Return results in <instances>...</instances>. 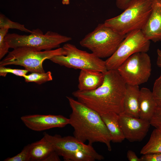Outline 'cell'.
<instances>
[{
	"instance_id": "cell-1",
	"label": "cell",
	"mask_w": 161,
	"mask_h": 161,
	"mask_svg": "<svg viewBox=\"0 0 161 161\" xmlns=\"http://www.w3.org/2000/svg\"><path fill=\"white\" fill-rule=\"evenodd\" d=\"M126 83L117 70L104 73L102 84L91 91L78 89L72 92L77 100L99 113L117 114L124 112V100Z\"/></svg>"
},
{
	"instance_id": "cell-2",
	"label": "cell",
	"mask_w": 161,
	"mask_h": 161,
	"mask_svg": "<svg viewBox=\"0 0 161 161\" xmlns=\"http://www.w3.org/2000/svg\"><path fill=\"white\" fill-rule=\"evenodd\" d=\"M66 98L72 110L69 124L74 129V136L83 143L88 141L91 145L95 142L103 143L111 151L110 135L100 114L78 100Z\"/></svg>"
},
{
	"instance_id": "cell-3",
	"label": "cell",
	"mask_w": 161,
	"mask_h": 161,
	"mask_svg": "<svg viewBox=\"0 0 161 161\" xmlns=\"http://www.w3.org/2000/svg\"><path fill=\"white\" fill-rule=\"evenodd\" d=\"M151 5L152 0H131L121 13L106 20L104 23L123 35L141 30L149 16Z\"/></svg>"
},
{
	"instance_id": "cell-4",
	"label": "cell",
	"mask_w": 161,
	"mask_h": 161,
	"mask_svg": "<svg viewBox=\"0 0 161 161\" xmlns=\"http://www.w3.org/2000/svg\"><path fill=\"white\" fill-rule=\"evenodd\" d=\"M126 35L106 25L99 24L80 41V45L102 58L110 57L116 51Z\"/></svg>"
},
{
	"instance_id": "cell-5",
	"label": "cell",
	"mask_w": 161,
	"mask_h": 161,
	"mask_svg": "<svg viewBox=\"0 0 161 161\" xmlns=\"http://www.w3.org/2000/svg\"><path fill=\"white\" fill-rule=\"evenodd\" d=\"M52 145L55 151L66 161H95L104 160L92 145H86L75 137L52 136L46 133L44 136Z\"/></svg>"
},
{
	"instance_id": "cell-6",
	"label": "cell",
	"mask_w": 161,
	"mask_h": 161,
	"mask_svg": "<svg viewBox=\"0 0 161 161\" xmlns=\"http://www.w3.org/2000/svg\"><path fill=\"white\" fill-rule=\"evenodd\" d=\"M63 47L48 50L39 51L28 47L13 49L0 62V66L9 65L23 66L29 72H43V63L56 56L64 55Z\"/></svg>"
},
{
	"instance_id": "cell-7",
	"label": "cell",
	"mask_w": 161,
	"mask_h": 161,
	"mask_svg": "<svg viewBox=\"0 0 161 161\" xmlns=\"http://www.w3.org/2000/svg\"><path fill=\"white\" fill-rule=\"evenodd\" d=\"M29 35L7 33L5 39L10 48L28 47L39 51L53 49L63 43L71 41V37L48 31L44 34L39 29L33 30Z\"/></svg>"
},
{
	"instance_id": "cell-8",
	"label": "cell",
	"mask_w": 161,
	"mask_h": 161,
	"mask_svg": "<svg viewBox=\"0 0 161 161\" xmlns=\"http://www.w3.org/2000/svg\"><path fill=\"white\" fill-rule=\"evenodd\" d=\"M62 47L65 55L54 57L50 61L68 68L91 70L104 73L107 71L105 61L93 53L80 49L70 43L65 44Z\"/></svg>"
},
{
	"instance_id": "cell-9",
	"label": "cell",
	"mask_w": 161,
	"mask_h": 161,
	"mask_svg": "<svg viewBox=\"0 0 161 161\" xmlns=\"http://www.w3.org/2000/svg\"><path fill=\"white\" fill-rule=\"evenodd\" d=\"M150 41L141 30H136L127 34L114 53L105 61L107 70H117L129 57L138 52H147Z\"/></svg>"
},
{
	"instance_id": "cell-10",
	"label": "cell",
	"mask_w": 161,
	"mask_h": 161,
	"mask_svg": "<svg viewBox=\"0 0 161 161\" xmlns=\"http://www.w3.org/2000/svg\"><path fill=\"white\" fill-rule=\"evenodd\" d=\"M126 84L139 85L147 82L151 75V60L147 52L136 53L117 69Z\"/></svg>"
},
{
	"instance_id": "cell-11",
	"label": "cell",
	"mask_w": 161,
	"mask_h": 161,
	"mask_svg": "<svg viewBox=\"0 0 161 161\" xmlns=\"http://www.w3.org/2000/svg\"><path fill=\"white\" fill-rule=\"evenodd\" d=\"M119 121L125 138L131 142L141 141L146 136L151 125L150 121L127 115L119 114Z\"/></svg>"
},
{
	"instance_id": "cell-12",
	"label": "cell",
	"mask_w": 161,
	"mask_h": 161,
	"mask_svg": "<svg viewBox=\"0 0 161 161\" xmlns=\"http://www.w3.org/2000/svg\"><path fill=\"white\" fill-rule=\"evenodd\" d=\"M21 119L29 129L40 131L55 128H62L69 124V119L61 115L30 114Z\"/></svg>"
},
{
	"instance_id": "cell-13",
	"label": "cell",
	"mask_w": 161,
	"mask_h": 161,
	"mask_svg": "<svg viewBox=\"0 0 161 161\" xmlns=\"http://www.w3.org/2000/svg\"><path fill=\"white\" fill-rule=\"evenodd\" d=\"M141 31L147 39L161 41V0H152L151 13Z\"/></svg>"
},
{
	"instance_id": "cell-14",
	"label": "cell",
	"mask_w": 161,
	"mask_h": 161,
	"mask_svg": "<svg viewBox=\"0 0 161 161\" xmlns=\"http://www.w3.org/2000/svg\"><path fill=\"white\" fill-rule=\"evenodd\" d=\"M104 77V73L91 70H81L78 78V90L89 91L95 89L102 84Z\"/></svg>"
},
{
	"instance_id": "cell-15",
	"label": "cell",
	"mask_w": 161,
	"mask_h": 161,
	"mask_svg": "<svg viewBox=\"0 0 161 161\" xmlns=\"http://www.w3.org/2000/svg\"><path fill=\"white\" fill-rule=\"evenodd\" d=\"M157 107L152 92L146 88H141L139 98V117L150 121Z\"/></svg>"
},
{
	"instance_id": "cell-16",
	"label": "cell",
	"mask_w": 161,
	"mask_h": 161,
	"mask_svg": "<svg viewBox=\"0 0 161 161\" xmlns=\"http://www.w3.org/2000/svg\"><path fill=\"white\" fill-rule=\"evenodd\" d=\"M139 86L126 84L124 100L123 112L130 116L139 117Z\"/></svg>"
},
{
	"instance_id": "cell-17",
	"label": "cell",
	"mask_w": 161,
	"mask_h": 161,
	"mask_svg": "<svg viewBox=\"0 0 161 161\" xmlns=\"http://www.w3.org/2000/svg\"><path fill=\"white\" fill-rule=\"evenodd\" d=\"M100 115L109 131L111 141L122 142L125 138L119 121V114L111 112Z\"/></svg>"
},
{
	"instance_id": "cell-18",
	"label": "cell",
	"mask_w": 161,
	"mask_h": 161,
	"mask_svg": "<svg viewBox=\"0 0 161 161\" xmlns=\"http://www.w3.org/2000/svg\"><path fill=\"white\" fill-rule=\"evenodd\" d=\"M54 150L52 145L44 136L40 140L31 143L30 161H44Z\"/></svg>"
},
{
	"instance_id": "cell-19",
	"label": "cell",
	"mask_w": 161,
	"mask_h": 161,
	"mask_svg": "<svg viewBox=\"0 0 161 161\" xmlns=\"http://www.w3.org/2000/svg\"><path fill=\"white\" fill-rule=\"evenodd\" d=\"M161 152V127L155 128L146 144L141 149L143 155Z\"/></svg>"
},
{
	"instance_id": "cell-20",
	"label": "cell",
	"mask_w": 161,
	"mask_h": 161,
	"mask_svg": "<svg viewBox=\"0 0 161 161\" xmlns=\"http://www.w3.org/2000/svg\"><path fill=\"white\" fill-rule=\"evenodd\" d=\"M25 82H33L41 84L52 80V74L50 71L45 72H32L29 75H26L23 77Z\"/></svg>"
},
{
	"instance_id": "cell-21",
	"label": "cell",
	"mask_w": 161,
	"mask_h": 161,
	"mask_svg": "<svg viewBox=\"0 0 161 161\" xmlns=\"http://www.w3.org/2000/svg\"><path fill=\"white\" fill-rule=\"evenodd\" d=\"M6 27L9 29H18L22 31L31 33V30L26 28L24 25L10 20L4 15L1 14L0 15V28Z\"/></svg>"
},
{
	"instance_id": "cell-22",
	"label": "cell",
	"mask_w": 161,
	"mask_h": 161,
	"mask_svg": "<svg viewBox=\"0 0 161 161\" xmlns=\"http://www.w3.org/2000/svg\"><path fill=\"white\" fill-rule=\"evenodd\" d=\"M31 144L25 146L21 152L14 156L8 157L4 161H30V151Z\"/></svg>"
},
{
	"instance_id": "cell-23",
	"label": "cell",
	"mask_w": 161,
	"mask_h": 161,
	"mask_svg": "<svg viewBox=\"0 0 161 161\" xmlns=\"http://www.w3.org/2000/svg\"><path fill=\"white\" fill-rule=\"evenodd\" d=\"M0 59L9 52V45L5 39L9 29L6 27L0 28Z\"/></svg>"
},
{
	"instance_id": "cell-24",
	"label": "cell",
	"mask_w": 161,
	"mask_h": 161,
	"mask_svg": "<svg viewBox=\"0 0 161 161\" xmlns=\"http://www.w3.org/2000/svg\"><path fill=\"white\" fill-rule=\"evenodd\" d=\"M28 72L25 69H13L5 66H0V76L3 77H5L7 73H11L17 76L24 77Z\"/></svg>"
},
{
	"instance_id": "cell-25",
	"label": "cell",
	"mask_w": 161,
	"mask_h": 161,
	"mask_svg": "<svg viewBox=\"0 0 161 161\" xmlns=\"http://www.w3.org/2000/svg\"><path fill=\"white\" fill-rule=\"evenodd\" d=\"M152 92L157 106H161V74L154 82Z\"/></svg>"
},
{
	"instance_id": "cell-26",
	"label": "cell",
	"mask_w": 161,
	"mask_h": 161,
	"mask_svg": "<svg viewBox=\"0 0 161 161\" xmlns=\"http://www.w3.org/2000/svg\"><path fill=\"white\" fill-rule=\"evenodd\" d=\"M150 122L151 125L155 128L161 127V106H157Z\"/></svg>"
},
{
	"instance_id": "cell-27",
	"label": "cell",
	"mask_w": 161,
	"mask_h": 161,
	"mask_svg": "<svg viewBox=\"0 0 161 161\" xmlns=\"http://www.w3.org/2000/svg\"><path fill=\"white\" fill-rule=\"evenodd\" d=\"M141 161H161V152H157L143 155Z\"/></svg>"
},
{
	"instance_id": "cell-28",
	"label": "cell",
	"mask_w": 161,
	"mask_h": 161,
	"mask_svg": "<svg viewBox=\"0 0 161 161\" xmlns=\"http://www.w3.org/2000/svg\"><path fill=\"white\" fill-rule=\"evenodd\" d=\"M131 0H116V4L119 9L124 10L127 7Z\"/></svg>"
},
{
	"instance_id": "cell-29",
	"label": "cell",
	"mask_w": 161,
	"mask_h": 161,
	"mask_svg": "<svg viewBox=\"0 0 161 161\" xmlns=\"http://www.w3.org/2000/svg\"><path fill=\"white\" fill-rule=\"evenodd\" d=\"M59 156L54 150L51 152L44 160V161H59L60 159Z\"/></svg>"
},
{
	"instance_id": "cell-30",
	"label": "cell",
	"mask_w": 161,
	"mask_h": 161,
	"mask_svg": "<svg viewBox=\"0 0 161 161\" xmlns=\"http://www.w3.org/2000/svg\"><path fill=\"white\" fill-rule=\"evenodd\" d=\"M127 157L129 161H141L140 158H138L135 153L131 150L128 151Z\"/></svg>"
},
{
	"instance_id": "cell-31",
	"label": "cell",
	"mask_w": 161,
	"mask_h": 161,
	"mask_svg": "<svg viewBox=\"0 0 161 161\" xmlns=\"http://www.w3.org/2000/svg\"><path fill=\"white\" fill-rule=\"evenodd\" d=\"M157 64L161 68V50L158 49L157 50Z\"/></svg>"
},
{
	"instance_id": "cell-32",
	"label": "cell",
	"mask_w": 161,
	"mask_h": 161,
	"mask_svg": "<svg viewBox=\"0 0 161 161\" xmlns=\"http://www.w3.org/2000/svg\"><path fill=\"white\" fill-rule=\"evenodd\" d=\"M62 2L64 5H68L69 4V0H62Z\"/></svg>"
}]
</instances>
